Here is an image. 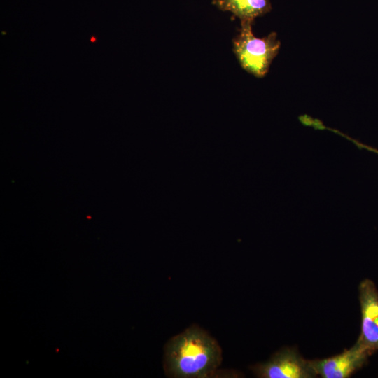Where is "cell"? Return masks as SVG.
<instances>
[{"mask_svg": "<svg viewBox=\"0 0 378 378\" xmlns=\"http://www.w3.org/2000/svg\"><path fill=\"white\" fill-rule=\"evenodd\" d=\"M361 311V331L358 340L372 354L378 351V290L370 279L358 286Z\"/></svg>", "mask_w": 378, "mask_h": 378, "instance_id": "5b68a950", "label": "cell"}, {"mask_svg": "<svg viewBox=\"0 0 378 378\" xmlns=\"http://www.w3.org/2000/svg\"><path fill=\"white\" fill-rule=\"evenodd\" d=\"M222 11H229L240 21H254L272 10L270 0H213Z\"/></svg>", "mask_w": 378, "mask_h": 378, "instance_id": "8992f818", "label": "cell"}, {"mask_svg": "<svg viewBox=\"0 0 378 378\" xmlns=\"http://www.w3.org/2000/svg\"><path fill=\"white\" fill-rule=\"evenodd\" d=\"M253 24V21H241L239 32L232 39V50L244 70L262 78L278 55L281 42L274 31L262 38L255 36Z\"/></svg>", "mask_w": 378, "mask_h": 378, "instance_id": "7a4b0ae2", "label": "cell"}, {"mask_svg": "<svg viewBox=\"0 0 378 378\" xmlns=\"http://www.w3.org/2000/svg\"><path fill=\"white\" fill-rule=\"evenodd\" d=\"M372 353L358 341L340 354L321 360H310L316 375L323 378H346L360 369Z\"/></svg>", "mask_w": 378, "mask_h": 378, "instance_id": "277c9868", "label": "cell"}, {"mask_svg": "<svg viewBox=\"0 0 378 378\" xmlns=\"http://www.w3.org/2000/svg\"><path fill=\"white\" fill-rule=\"evenodd\" d=\"M333 132H336L337 134L344 136V138L350 140L351 141H352L356 146H357L358 148H365L366 150H368L370 151H372V152H374V153H376L378 154V149L377 148H372L371 146H367L366 144H364L363 143H360V141H356L346 135H344L343 133L336 130H333Z\"/></svg>", "mask_w": 378, "mask_h": 378, "instance_id": "52a82bcc", "label": "cell"}, {"mask_svg": "<svg viewBox=\"0 0 378 378\" xmlns=\"http://www.w3.org/2000/svg\"><path fill=\"white\" fill-rule=\"evenodd\" d=\"M260 378H312L316 377L310 360L303 358L295 349L284 348L269 360L251 368Z\"/></svg>", "mask_w": 378, "mask_h": 378, "instance_id": "3957f363", "label": "cell"}, {"mask_svg": "<svg viewBox=\"0 0 378 378\" xmlns=\"http://www.w3.org/2000/svg\"><path fill=\"white\" fill-rule=\"evenodd\" d=\"M222 349L206 331L193 325L172 337L165 346L164 368L172 378L211 376L222 362Z\"/></svg>", "mask_w": 378, "mask_h": 378, "instance_id": "6da1fadb", "label": "cell"}]
</instances>
